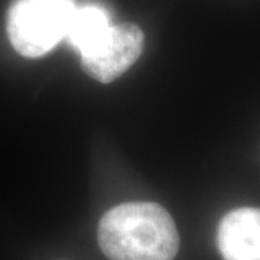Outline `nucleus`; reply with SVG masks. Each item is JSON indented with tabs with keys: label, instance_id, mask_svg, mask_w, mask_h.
Masks as SVG:
<instances>
[{
	"label": "nucleus",
	"instance_id": "obj_1",
	"mask_svg": "<svg viewBox=\"0 0 260 260\" xmlns=\"http://www.w3.org/2000/svg\"><path fill=\"white\" fill-rule=\"evenodd\" d=\"M97 240L110 260H174L179 234L171 214L156 203H126L102 217Z\"/></svg>",
	"mask_w": 260,
	"mask_h": 260
},
{
	"label": "nucleus",
	"instance_id": "obj_2",
	"mask_svg": "<svg viewBox=\"0 0 260 260\" xmlns=\"http://www.w3.org/2000/svg\"><path fill=\"white\" fill-rule=\"evenodd\" d=\"M74 0H13L6 32L15 51L26 58L47 55L65 39Z\"/></svg>",
	"mask_w": 260,
	"mask_h": 260
},
{
	"label": "nucleus",
	"instance_id": "obj_3",
	"mask_svg": "<svg viewBox=\"0 0 260 260\" xmlns=\"http://www.w3.org/2000/svg\"><path fill=\"white\" fill-rule=\"evenodd\" d=\"M143 47L145 35L138 25H112L102 41L81 55L83 70L99 83H113L138 61Z\"/></svg>",
	"mask_w": 260,
	"mask_h": 260
},
{
	"label": "nucleus",
	"instance_id": "obj_4",
	"mask_svg": "<svg viewBox=\"0 0 260 260\" xmlns=\"http://www.w3.org/2000/svg\"><path fill=\"white\" fill-rule=\"evenodd\" d=\"M217 246L224 260H260V208L242 207L225 214Z\"/></svg>",
	"mask_w": 260,
	"mask_h": 260
},
{
	"label": "nucleus",
	"instance_id": "obj_5",
	"mask_svg": "<svg viewBox=\"0 0 260 260\" xmlns=\"http://www.w3.org/2000/svg\"><path fill=\"white\" fill-rule=\"evenodd\" d=\"M112 26L107 10L99 5L75 6L65 39L83 55L93 49Z\"/></svg>",
	"mask_w": 260,
	"mask_h": 260
}]
</instances>
